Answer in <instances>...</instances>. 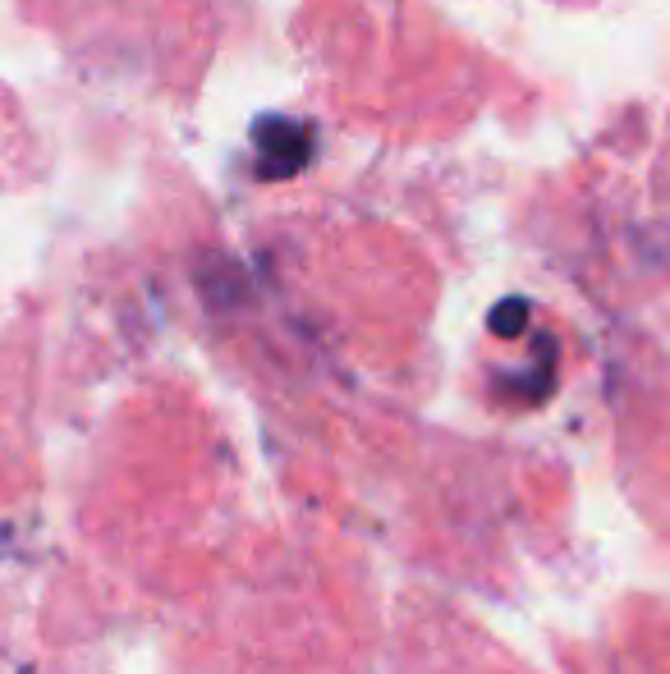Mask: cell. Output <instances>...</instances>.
I'll use <instances>...</instances> for the list:
<instances>
[{
	"label": "cell",
	"instance_id": "1",
	"mask_svg": "<svg viewBox=\"0 0 670 674\" xmlns=\"http://www.w3.org/2000/svg\"><path fill=\"white\" fill-rule=\"evenodd\" d=\"M520 313H524L520 303H505V308L496 313V330H501V335H514V330H520Z\"/></svg>",
	"mask_w": 670,
	"mask_h": 674
}]
</instances>
